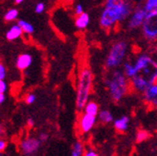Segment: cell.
I'll list each match as a JSON object with an SVG mask.
<instances>
[{
  "instance_id": "18",
  "label": "cell",
  "mask_w": 157,
  "mask_h": 156,
  "mask_svg": "<svg viewBox=\"0 0 157 156\" xmlns=\"http://www.w3.org/2000/svg\"><path fill=\"white\" fill-rule=\"evenodd\" d=\"M84 145L81 141H77L73 144L71 155L72 156H82L84 155Z\"/></svg>"
},
{
  "instance_id": "12",
  "label": "cell",
  "mask_w": 157,
  "mask_h": 156,
  "mask_svg": "<svg viewBox=\"0 0 157 156\" xmlns=\"http://www.w3.org/2000/svg\"><path fill=\"white\" fill-rule=\"evenodd\" d=\"M22 34H24V33H23L21 27L18 25V23H17V24L12 25L8 29V31L5 34V36L7 40L13 41V40H17V38H19L22 36Z\"/></svg>"
},
{
  "instance_id": "4",
  "label": "cell",
  "mask_w": 157,
  "mask_h": 156,
  "mask_svg": "<svg viewBox=\"0 0 157 156\" xmlns=\"http://www.w3.org/2000/svg\"><path fill=\"white\" fill-rule=\"evenodd\" d=\"M128 51V44L124 40H118L112 44L105 60V66L108 70L119 68L124 62Z\"/></svg>"
},
{
  "instance_id": "7",
  "label": "cell",
  "mask_w": 157,
  "mask_h": 156,
  "mask_svg": "<svg viewBox=\"0 0 157 156\" xmlns=\"http://www.w3.org/2000/svg\"><path fill=\"white\" fill-rule=\"evenodd\" d=\"M41 141L38 138L35 137H27L23 139L19 144V150L23 155L31 156L36 154L38 150L40 149Z\"/></svg>"
},
{
  "instance_id": "16",
  "label": "cell",
  "mask_w": 157,
  "mask_h": 156,
  "mask_svg": "<svg viewBox=\"0 0 157 156\" xmlns=\"http://www.w3.org/2000/svg\"><path fill=\"white\" fill-rule=\"evenodd\" d=\"M98 119L101 123L104 124H110L114 121L113 118V114L107 110V109H103V110H100L99 114H98Z\"/></svg>"
},
{
  "instance_id": "8",
  "label": "cell",
  "mask_w": 157,
  "mask_h": 156,
  "mask_svg": "<svg viewBox=\"0 0 157 156\" xmlns=\"http://www.w3.org/2000/svg\"><path fill=\"white\" fill-rule=\"evenodd\" d=\"M97 116H94L88 113L83 112L80 118H78V128H80L82 133H88V132L94 127L95 124L97 122Z\"/></svg>"
},
{
  "instance_id": "23",
  "label": "cell",
  "mask_w": 157,
  "mask_h": 156,
  "mask_svg": "<svg viewBox=\"0 0 157 156\" xmlns=\"http://www.w3.org/2000/svg\"><path fill=\"white\" fill-rule=\"evenodd\" d=\"M36 97L35 94H33V93H29V94H27L25 97V103L27 105H32L36 102Z\"/></svg>"
},
{
  "instance_id": "9",
  "label": "cell",
  "mask_w": 157,
  "mask_h": 156,
  "mask_svg": "<svg viewBox=\"0 0 157 156\" xmlns=\"http://www.w3.org/2000/svg\"><path fill=\"white\" fill-rule=\"evenodd\" d=\"M130 81V86L131 88L138 92V93H141V94H143V93L148 88L150 85H151L150 83V82L147 81L145 78H143L142 76L140 75H136L133 78L129 80Z\"/></svg>"
},
{
  "instance_id": "27",
  "label": "cell",
  "mask_w": 157,
  "mask_h": 156,
  "mask_svg": "<svg viewBox=\"0 0 157 156\" xmlns=\"http://www.w3.org/2000/svg\"><path fill=\"white\" fill-rule=\"evenodd\" d=\"M8 89V84L5 80H0V93H6Z\"/></svg>"
},
{
  "instance_id": "3",
  "label": "cell",
  "mask_w": 157,
  "mask_h": 156,
  "mask_svg": "<svg viewBox=\"0 0 157 156\" xmlns=\"http://www.w3.org/2000/svg\"><path fill=\"white\" fill-rule=\"evenodd\" d=\"M93 74L88 67L81 69L78 77L76 90V107L78 111L83 110L85 105L89 101V96L92 91Z\"/></svg>"
},
{
  "instance_id": "17",
  "label": "cell",
  "mask_w": 157,
  "mask_h": 156,
  "mask_svg": "<svg viewBox=\"0 0 157 156\" xmlns=\"http://www.w3.org/2000/svg\"><path fill=\"white\" fill-rule=\"evenodd\" d=\"M83 112L94 115V116H98V114L100 112L98 104L93 102V101H88L87 104L85 105V106L83 108Z\"/></svg>"
},
{
  "instance_id": "34",
  "label": "cell",
  "mask_w": 157,
  "mask_h": 156,
  "mask_svg": "<svg viewBox=\"0 0 157 156\" xmlns=\"http://www.w3.org/2000/svg\"><path fill=\"white\" fill-rule=\"evenodd\" d=\"M24 0H14V2H15V4H21Z\"/></svg>"
},
{
  "instance_id": "19",
  "label": "cell",
  "mask_w": 157,
  "mask_h": 156,
  "mask_svg": "<svg viewBox=\"0 0 157 156\" xmlns=\"http://www.w3.org/2000/svg\"><path fill=\"white\" fill-rule=\"evenodd\" d=\"M17 23H18V25L21 27V29H22L23 33H24V34L31 35V34H33L35 32V27L31 24L29 21H26L24 19H19L17 21Z\"/></svg>"
},
{
  "instance_id": "2",
  "label": "cell",
  "mask_w": 157,
  "mask_h": 156,
  "mask_svg": "<svg viewBox=\"0 0 157 156\" xmlns=\"http://www.w3.org/2000/svg\"><path fill=\"white\" fill-rule=\"evenodd\" d=\"M105 85L114 102L122 101L131 87L129 79L125 76L123 70L120 69L111 70L109 76L105 79Z\"/></svg>"
},
{
  "instance_id": "26",
  "label": "cell",
  "mask_w": 157,
  "mask_h": 156,
  "mask_svg": "<svg viewBox=\"0 0 157 156\" xmlns=\"http://www.w3.org/2000/svg\"><path fill=\"white\" fill-rule=\"evenodd\" d=\"M7 77V69L3 63H0V80H5Z\"/></svg>"
},
{
  "instance_id": "20",
  "label": "cell",
  "mask_w": 157,
  "mask_h": 156,
  "mask_svg": "<svg viewBox=\"0 0 157 156\" xmlns=\"http://www.w3.org/2000/svg\"><path fill=\"white\" fill-rule=\"evenodd\" d=\"M18 10L17 9H10L8 10L5 13H4V21L6 22H13L14 21L15 19H17L18 17Z\"/></svg>"
},
{
  "instance_id": "15",
  "label": "cell",
  "mask_w": 157,
  "mask_h": 156,
  "mask_svg": "<svg viewBox=\"0 0 157 156\" xmlns=\"http://www.w3.org/2000/svg\"><path fill=\"white\" fill-rule=\"evenodd\" d=\"M123 71L129 80L138 74L137 70L135 68V65H134V62H130V61L124 62L123 63Z\"/></svg>"
},
{
  "instance_id": "29",
  "label": "cell",
  "mask_w": 157,
  "mask_h": 156,
  "mask_svg": "<svg viewBox=\"0 0 157 156\" xmlns=\"http://www.w3.org/2000/svg\"><path fill=\"white\" fill-rule=\"evenodd\" d=\"M98 155H99L98 152L92 149H89L84 152V156H98Z\"/></svg>"
},
{
  "instance_id": "1",
  "label": "cell",
  "mask_w": 157,
  "mask_h": 156,
  "mask_svg": "<svg viewBox=\"0 0 157 156\" xmlns=\"http://www.w3.org/2000/svg\"><path fill=\"white\" fill-rule=\"evenodd\" d=\"M133 12L129 0H120L113 3H105L100 17L101 27L109 31L117 24L128 19Z\"/></svg>"
},
{
  "instance_id": "28",
  "label": "cell",
  "mask_w": 157,
  "mask_h": 156,
  "mask_svg": "<svg viewBox=\"0 0 157 156\" xmlns=\"http://www.w3.org/2000/svg\"><path fill=\"white\" fill-rule=\"evenodd\" d=\"M42 143L46 142L47 140L49 139V134L48 133H46V132H41V133H39L38 134V137H37Z\"/></svg>"
},
{
  "instance_id": "35",
  "label": "cell",
  "mask_w": 157,
  "mask_h": 156,
  "mask_svg": "<svg viewBox=\"0 0 157 156\" xmlns=\"http://www.w3.org/2000/svg\"><path fill=\"white\" fill-rule=\"evenodd\" d=\"M67 2H71V1H73V0H66Z\"/></svg>"
},
{
  "instance_id": "32",
  "label": "cell",
  "mask_w": 157,
  "mask_h": 156,
  "mask_svg": "<svg viewBox=\"0 0 157 156\" xmlns=\"http://www.w3.org/2000/svg\"><path fill=\"white\" fill-rule=\"evenodd\" d=\"M6 101V95L5 93H0V104H3L4 102Z\"/></svg>"
},
{
  "instance_id": "31",
  "label": "cell",
  "mask_w": 157,
  "mask_h": 156,
  "mask_svg": "<svg viewBox=\"0 0 157 156\" xmlns=\"http://www.w3.org/2000/svg\"><path fill=\"white\" fill-rule=\"evenodd\" d=\"M27 126H28L29 127H33L35 126V121H34V119L29 118V119L27 120Z\"/></svg>"
},
{
  "instance_id": "5",
  "label": "cell",
  "mask_w": 157,
  "mask_h": 156,
  "mask_svg": "<svg viewBox=\"0 0 157 156\" xmlns=\"http://www.w3.org/2000/svg\"><path fill=\"white\" fill-rule=\"evenodd\" d=\"M141 29L147 40L154 41L157 40V10L147 12Z\"/></svg>"
},
{
  "instance_id": "14",
  "label": "cell",
  "mask_w": 157,
  "mask_h": 156,
  "mask_svg": "<svg viewBox=\"0 0 157 156\" xmlns=\"http://www.w3.org/2000/svg\"><path fill=\"white\" fill-rule=\"evenodd\" d=\"M129 117L127 115H123L121 116L120 118H118L116 120L113 121V124L114 127L117 131L120 132H124L127 131L129 126Z\"/></svg>"
},
{
  "instance_id": "10",
  "label": "cell",
  "mask_w": 157,
  "mask_h": 156,
  "mask_svg": "<svg viewBox=\"0 0 157 156\" xmlns=\"http://www.w3.org/2000/svg\"><path fill=\"white\" fill-rule=\"evenodd\" d=\"M34 58L30 53H22L15 59V66L19 71H25L33 64Z\"/></svg>"
},
{
  "instance_id": "33",
  "label": "cell",
  "mask_w": 157,
  "mask_h": 156,
  "mask_svg": "<svg viewBox=\"0 0 157 156\" xmlns=\"http://www.w3.org/2000/svg\"><path fill=\"white\" fill-rule=\"evenodd\" d=\"M117 1H120V0H105V3H113Z\"/></svg>"
},
{
  "instance_id": "25",
  "label": "cell",
  "mask_w": 157,
  "mask_h": 156,
  "mask_svg": "<svg viewBox=\"0 0 157 156\" xmlns=\"http://www.w3.org/2000/svg\"><path fill=\"white\" fill-rule=\"evenodd\" d=\"M83 12H84V10H83V6H82V4L78 3V4L75 5V7H74V13H75V15H80V14L82 13Z\"/></svg>"
},
{
  "instance_id": "13",
  "label": "cell",
  "mask_w": 157,
  "mask_h": 156,
  "mask_svg": "<svg viewBox=\"0 0 157 156\" xmlns=\"http://www.w3.org/2000/svg\"><path fill=\"white\" fill-rule=\"evenodd\" d=\"M90 22V17L87 13H82L80 15H76L75 19V27L78 30H84L87 28Z\"/></svg>"
},
{
  "instance_id": "24",
  "label": "cell",
  "mask_w": 157,
  "mask_h": 156,
  "mask_svg": "<svg viewBox=\"0 0 157 156\" xmlns=\"http://www.w3.org/2000/svg\"><path fill=\"white\" fill-rule=\"evenodd\" d=\"M45 11V4L43 2H39L35 7V12L36 13H42Z\"/></svg>"
},
{
  "instance_id": "6",
  "label": "cell",
  "mask_w": 157,
  "mask_h": 156,
  "mask_svg": "<svg viewBox=\"0 0 157 156\" xmlns=\"http://www.w3.org/2000/svg\"><path fill=\"white\" fill-rule=\"evenodd\" d=\"M147 11L144 8V6H138L133 10L130 17L128 18L127 27L130 30L141 28L146 18Z\"/></svg>"
},
{
  "instance_id": "21",
  "label": "cell",
  "mask_w": 157,
  "mask_h": 156,
  "mask_svg": "<svg viewBox=\"0 0 157 156\" xmlns=\"http://www.w3.org/2000/svg\"><path fill=\"white\" fill-rule=\"evenodd\" d=\"M148 138H150V133L145 130V129H140L137 131L136 133V142L137 143H142L144 141H146V140H147Z\"/></svg>"
},
{
  "instance_id": "22",
  "label": "cell",
  "mask_w": 157,
  "mask_h": 156,
  "mask_svg": "<svg viewBox=\"0 0 157 156\" xmlns=\"http://www.w3.org/2000/svg\"><path fill=\"white\" fill-rule=\"evenodd\" d=\"M143 6L147 12L157 10V0H146Z\"/></svg>"
},
{
  "instance_id": "11",
  "label": "cell",
  "mask_w": 157,
  "mask_h": 156,
  "mask_svg": "<svg viewBox=\"0 0 157 156\" xmlns=\"http://www.w3.org/2000/svg\"><path fill=\"white\" fill-rule=\"evenodd\" d=\"M144 101L152 107L157 108V82L152 83L148 88L143 93Z\"/></svg>"
},
{
  "instance_id": "30",
  "label": "cell",
  "mask_w": 157,
  "mask_h": 156,
  "mask_svg": "<svg viewBox=\"0 0 157 156\" xmlns=\"http://www.w3.org/2000/svg\"><path fill=\"white\" fill-rule=\"evenodd\" d=\"M7 149V142L5 141V140L1 139L0 140V152H4L5 150Z\"/></svg>"
}]
</instances>
